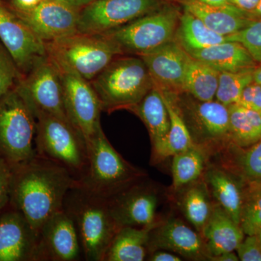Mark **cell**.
<instances>
[{
  "mask_svg": "<svg viewBox=\"0 0 261 261\" xmlns=\"http://www.w3.org/2000/svg\"><path fill=\"white\" fill-rule=\"evenodd\" d=\"M34 111L15 87L0 99V154L11 166L37 155Z\"/></svg>",
  "mask_w": 261,
  "mask_h": 261,
  "instance_id": "52a82bcc",
  "label": "cell"
},
{
  "mask_svg": "<svg viewBox=\"0 0 261 261\" xmlns=\"http://www.w3.org/2000/svg\"><path fill=\"white\" fill-rule=\"evenodd\" d=\"M103 111L129 109L154 87L147 66L141 58L114 59L92 82Z\"/></svg>",
  "mask_w": 261,
  "mask_h": 261,
  "instance_id": "8992f818",
  "label": "cell"
},
{
  "mask_svg": "<svg viewBox=\"0 0 261 261\" xmlns=\"http://www.w3.org/2000/svg\"><path fill=\"white\" fill-rule=\"evenodd\" d=\"M196 60L219 72H237L256 68L257 63L243 44L225 41L200 50L188 53Z\"/></svg>",
  "mask_w": 261,
  "mask_h": 261,
  "instance_id": "44dd1931",
  "label": "cell"
},
{
  "mask_svg": "<svg viewBox=\"0 0 261 261\" xmlns=\"http://www.w3.org/2000/svg\"><path fill=\"white\" fill-rule=\"evenodd\" d=\"M37 154L63 166L79 181L88 167L87 142L68 120L37 113L35 114Z\"/></svg>",
  "mask_w": 261,
  "mask_h": 261,
  "instance_id": "5b68a950",
  "label": "cell"
},
{
  "mask_svg": "<svg viewBox=\"0 0 261 261\" xmlns=\"http://www.w3.org/2000/svg\"><path fill=\"white\" fill-rule=\"evenodd\" d=\"M177 107L196 145H214L229 137L228 106L217 100L202 102L195 99Z\"/></svg>",
  "mask_w": 261,
  "mask_h": 261,
  "instance_id": "7c38bea8",
  "label": "cell"
},
{
  "mask_svg": "<svg viewBox=\"0 0 261 261\" xmlns=\"http://www.w3.org/2000/svg\"><path fill=\"white\" fill-rule=\"evenodd\" d=\"M182 3L185 10L200 19L211 30L226 37L243 30L254 20L248 13L231 4L213 6L199 0H183Z\"/></svg>",
  "mask_w": 261,
  "mask_h": 261,
  "instance_id": "ffe728a7",
  "label": "cell"
},
{
  "mask_svg": "<svg viewBox=\"0 0 261 261\" xmlns=\"http://www.w3.org/2000/svg\"><path fill=\"white\" fill-rule=\"evenodd\" d=\"M259 1L260 0H229V3L240 9L250 13L256 8Z\"/></svg>",
  "mask_w": 261,
  "mask_h": 261,
  "instance_id": "60d3db41",
  "label": "cell"
},
{
  "mask_svg": "<svg viewBox=\"0 0 261 261\" xmlns=\"http://www.w3.org/2000/svg\"><path fill=\"white\" fill-rule=\"evenodd\" d=\"M154 87L163 92H184V82L192 56L179 43L171 42L140 56Z\"/></svg>",
  "mask_w": 261,
  "mask_h": 261,
  "instance_id": "9a60e30c",
  "label": "cell"
},
{
  "mask_svg": "<svg viewBox=\"0 0 261 261\" xmlns=\"http://www.w3.org/2000/svg\"><path fill=\"white\" fill-rule=\"evenodd\" d=\"M158 249L176 252L194 260L211 259L200 237L178 219L169 220L159 227L152 228L149 236V250Z\"/></svg>",
  "mask_w": 261,
  "mask_h": 261,
  "instance_id": "d6986e66",
  "label": "cell"
},
{
  "mask_svg": "<svg viewBox=\"0 0 261 261\" xmlns=\"http://www.w3.org/2000/svg\"><path fill=\"white\" fill-rule=\"evenodd\" d=\"M173 157L171 171L175 189L185 187L200 177L205 166V159L198 146H193Z\"/></svg>",
  "mask_w": 261,
  "mask_h": 261,
  "instance_id": "f546056e",
  "label": "cell"
},
{
  "mask_svg": "<svg viewBox=\"0 0 261 261\" xmlns=\"http://www.w3.org/2000/svg\"><path fill=\"white\" fill-rule=\"evenodd\" d=\"M94 1H96V0H74V2H73V6L80 8Z\"/></svg>",
  "mask_w": 261,
  "mask_h": 261,
  "instance_id": "7dc6e473",
  "label": "cell"
},
{
  "mask_svg": "<svg viewBox=\"0 0 261 261\" xmlns=\"http://www.w3.org/2000/svg\"><path fill=\"white\" fill-rule=\"evenodd\" d=\"M12 166L0 154V213L10 202Z\"/></svg>",
  "mask_w": 261,
  "mask_h": 261,
  "instance_id": "8d00e7d4",
  "label": "cell"
},
{
  "mask_svg": "<svg viewBox=\"0 0 261 261\" xmlns=\"http://www.w3.org/2000/svg\"><path fill=\"white\" fill-rule=\"evenodd\" d=\"M149 260L152 261H180L181 260V259L178 255L169 252L154 251L152 255L149 256Z\"/></svg>",
  "mask_w": 261,
  "mask_h": 261,
  "instance_id": "b9f144b4",
  "label": "cell"
},
{
  "mask_svg": "<svg viewBox=\"0 0 261 261\" xmlns=\"http://www.w3.org/2000/svg\"><path fill=\"white\" fill-rule=\"evenodd\" d=\"M261 226V192L242 209L240 227L247 235H255Z\"/></svg>",
  "mask_w": 261,
  "mask_h": 261,
  "instance_id": "e575fe53",
  "label": "cell"
},
{
  "mask_svg": "<svg viewBox=\"0 0 261 261\" xmlns=\"http://www.w3.org/2000/svg\"><path fill=\"white\" fill-rule=\"evenodd\" d=\"M176 35L178 43L187 53L227 41V37L211 30L200 19L187 10L180 17Z\"/></svg>",
  "mask_w": 261,
  "mask_h": 261,
  "instance_id": "484cf974",
  "label": "cell"
},
{
  "mask_svg": "<svg viewBox=\"0 0 261 261\" xmlns=\"http://www.w3.org/2000/svg\"><path fill=\"white\" fill-rule=\"evenodd\" d=\"M205 4L213 5V6H221V5H225L230 4L229 0H199Z\"/></svg>",
  "mask_w": 261,
  "mask_h": 261,
  "instance_id": "ee69618b",
  "label": "cell"
},
{
  "mask_svg": "<svg viewBox=\"0 0 261 261\" xmlns=\"http://www.w3.org/2000/svg\"><path fill=\"white\" fill-rule=\"evenodd\" d=\"M0 41L18 69L28 73L39 58L46 56L45 44L0 1Z\"/></svg>",
  "mask_w": 261,
  "mask_h": 261,
  "instance_id": "e0dca14e",
  "label": "cell"
},
{
  "mask_svg": "<svg viewBox=\"0 0 261 261\" xmlns=\"http://www.w3.org/2000/svg\"><path fill=\"white\" fill-rule=\"evenodd\" d=\"M227 41L243 44L254 61L261 64V19L254 20L243 30L227 37Z\"/></svg>",
  "mask_w": 261,
  "mask_h": 261,
  "instance_id": "d6a6232c",
  "label": "cell"
},
{
  "mask_svg": "<svg viewBox=\"0 0 261 261\" xmlns=\"http://www.w3.org/2000/svg\"><path fill=\"white\" fill-rule=\"evenodd\" d=\"M63 208L74 223L84 260L102 261L121 228L113 219L108 199L94 195L75 183L65 195Z\"/></svg>",
  "mask_w": 261,
  "mask_h": 261,
  "instance_id": "7a4b0ae2",
  "label": "cell"
},
{
  "mask_svg": "<svg viewBox=\"0 0 261 261\" xmlns=\"http://www.w3.org/2000/svg\"><path fill=\"white\" fill-rule=\"evenodd\" d=\"M179 18L176 10L166 8L102 34L116 43L123 53L141 56L173 40Z\"/></svg>",
  "mask_w": 261,
  "mask_h": 261,
  "instance_id": "ba28073f",
  "label": "cell"
},
{
  "mask_svg": "<svg viewBox=\"0 0 261 261\" xmlns=\"http://www.w3.org/2000/svg\"><path fill=\"white\" fill-rule=\"evenodd\" d=\"M211 260L216 261H238L239 257L233 252H224L218 256L212 257Z\"/></svg>",
  "mask_w": 261,
  "mask_h": 261,
  "instance_id": "7bdbcfd3",
  "label": "cell"
},
{
  "mask_svg": "<svg viewBox=\"0 0 261 261\" xmlns=\"http://www.w3.org/2000/svg\"><path fill=\"white\" fill-rule=\"evenodd\" d=\"M155 224L143 227L119 228L105 252L102 261H142L149 250L150 232Z\"/></svg>",
  "mask_w": 261,
  "mask_h": 261,
  "instance_id": "603a6c76",
  "label": "cell"
},
{
  "mask_svg": "<svg viewBox=\"0 0 261 261\" xmlns=\"http://www.w3.org/2000/svg\"><path fill=\"white\" fill-rule=\"evenodd\" d=\"M161 92L167 108L170 127L165 140L152 148L153 161H156L175 155L196 145L174 101L173 94L163 91Z\"/></svg>",
  "mask_w": 261,
  "mask_h": 261,
  "instance_id": "cb8c5ba5",
  "label": "cell"
},
{
  "mask_svg": "<svg viewBox=\"0 0 261 261\" xmlns=\"http://www.w3.org/2000/svg\"><path fill=\"white\" fill-rule=\"evenodd\" d=\"M80 10L66 3L43 0L34 9L18 12L17 15L37 37L46 42L78 32Z\"/></svg>",
  "mask_w": 261,
  "mask_h": 261,
  "instance_id": "5bb4252c",
  "label": "cell"
},
{
  "mask_svg": "<svg viewBox=\"0 0 261 261\" xmlns=\"http://www.w3.org/2000/svg\"><path fill=\"white\" fill-rule=\"evenodd\" d=\"M88 167L75 185L103 198L109 199L139 181L144 173L134 167L110 143L99 126L88 140Z\"/></svg>",
  "mask_w": 261,
  "mask_h": 261,
  "instance_id": "277c9868",
  "label": "cell"
},
{
  "mask_svg": "<svg viewBox=\"0 0 261 261\" xmlns=\"http://www.w3.org/2000/svg\"><path fill=\"white\" fill-rule=\"evenodd\" d=\"M219 73V70L192 57L185 75L184 92L202 102L214 100Z\"/></svg>",
  "mask_w": 261,
  "mask_h": 261,
  "instance_id": "4316f807",
  "label": "cell"
},
{
  "mask_svg": "<svg viewBox=\"0 0 261 261\" xmlns=\"http://www.w3.org/2000/svg\"><path fill=\"white\" fill-rule=\"evenodd\" d=\"M202 231L207 240L206 247L211 258L224 252H234L244 239L240 225L220 205L213 207L210 219Z\"/></svg>",
  "mask_w": 261,
  "mask_h": 261,
  "instance_id": "7402d4cb",
  "label": "cell"
},
{
  "mask_svg": "<svg viewBox=\"0 0 261 261\" xmlns=\"http://www.w3.org/2000/svg\"><path fill=\"white\" fill-rule=\"evenodd\" d=\"M255 68L237 72H220L216 100L226 106L238 103L244 89L253 82Z\"/></svg>",
  "mask_w": 261,
  "mask_h": 261,
  "instance_id": "1f68e13d",
  "label": "cell"
},
{
  "mask_svg": "<svg viewBox=\"0 0 261 261\" xmlns=\"http://www.w3.org/2000/svg\"><path fill=\"white\" fill-rule=\"evenodd\" d=\"M46 55L60 72L92 82L123 51L103 34L76 32L44 42Z\"/></svg>",
  "mask_w": 261,
  "mask_h": 261,
  "instance_id": "3957f363",
  "label": "cell"
},
{
  "mask_svg": "<svg viewBox=\"0 0 261 261\" xmlns=\"http://www.w3.org/2000/svg\"><path fill=\"white\" fill-rule=\"evenodd\" d=\"M205 189L203 185L190 187L182 200L184 214L199 231L203 230L213 210Z\"/></svg>",
  "mask_w": 261,
  "mask_h": 261,
  "instance_id": "4dcf8cb0",
  "label": "cell"
},
{
  "mask_svg": "<svg viewBox=\"0 0 261 261\" xmlns=\"http://www.w3.org/2000/svg\"><path fill=\"white\" fill-rule=\"evenodd\" d=\"M43 0H13L18 12H27L34 9Z\"/></svg>",
  "mask_w": 261,
  "mask_h": 261,
  "instance_id": "ab89813d",
  "label": "cell"
},
{
  "mask_svg": "<svg viewBox=\"0 0 261 261\" xmlns=\"http://www.w3.org/2000/svg\"><path fill=\"white\" fill-rule=\"evenodd\" d=\"M236 104L261 113V85L252 82L242 92Z\"/></svg>",
  "mask_w": 261,
  "mask_h": 261,
  "instance_id": "f35d334b",
  "label": "cell"
},
{
  "mask_svg": "<svg viewBox=\"0 0 261 261\" xmlns=\"http://www.w3.org/2000/svg\"><path fill=\"white\" fill-rule=\"evenodd\" d=\"M255 235H256L257 239H258V241L259 243H260L261 246V226L259 228L258 231H257V232Z\"/></svg>",
  "mask_w": 261,
  "mask_h": 261,
  "instance_id": "681fc988",
  "label": "cell"
},
{
  "mask_svg": "<svg viewBox=\"0 0 261 261\" xmlns=\"http://www.w3.org/2000/svg\"><path fill=\"white\" fill-rule=\"evenodd\" d=\"M213 195L231 219L240 226L242 204L241 194L238 186L227 173L217 168H213L206 174Z\"/></svg>",
  "mask_w": 261,
  "mask_h": 261,
  "instance_id": "83f0119b",
  "label": "cell"
},
{
  "mask_svg": "<svg viewBox=\"0 0 261 261\" xmlns=\"http://www.w3.org/2000/svg\"><path fill=\"white\" fill-rule=\"evenodd\" d=\"M253 20H260L261 19V0L259 1L256 8L251 13H249Z\"/></svg>",
  "mask_w": 261,
  "mask_h": 261,
  "instance_id": "f6af8a7d",
  "label": "cell"
},
{
  "mask_svg": "<svg viewBox=\"0 0 261 261\" xmlns=\"http://www.w3.org/2000/svg\"><path fill=\"white\" fill-rule=\"evenodd\" d=\"M39 233L8 204L0 213V261H37Z\"/></svg>",
  "mask_w": 261,
  "mask_h": 261,
  "instance_id": "2e32d148",
  "label": "cell"
},
{
  "mask_svg": "<svg viewBox=\"0 0 261 261\" xmlns=\"http://www.w3.org/2000/svg\"><path fill=\"white\" fill-rule=\"evenodd\" d=\"M108 202L113 219L120 227H143L154 224L157 196L139 181L110 197Z\"/></svg>",
  "mask_w": 261,
  "mask_h": 261,
  "instance_id": "ac0fdd59",
  "label": "cell"
},
{
  "mask_svg": "<svg viewBox=\"0 0 261 261\" xmlns=\"http://www.w3.org/2000/svg\"><path fill=\"white\" fill-rule=\"evenodd\" d=\"M237 251L242 261H261V246L256 235H247L239 245Z\"/></svg>",
  "mask_w": 261,
  "mask_h": 261,
  "instance_id": "74e56055",
  "label": "cell"
},
{
  "mask_svg": "<svg viewBox=\"0 0 261 261\" xmlns=\"http://www.w3.org/2000/svg\"><path fill=\"white\" fill-rule=\"evenodd\" d=\"M253 82L261 85V64L253 70Z\"/></svg>",
  "mask_w": 261,
  "mask_h": 261,
  "instance_id": "bcb514c9",
  "label": "cell"
},
{
  "mask_svg": "<svg viewBox=\"0 0 261 261\" xmlns=\"http://www.w3.org/2000/svg\"><path fill=\"white\" fill-rule=\"evenodd\" d=\"M53 1L60 2V3H66V4L73 5L74 0H53Z\"/></svg>",
  "mask_w": 261,
  "mask_h": 261,
  "instance_id": "c3c4849f",
  "label": "cell"
},
{
  "mask_svg": "<svg viewBox=\"0 0 261 261\" xmlns=\"http://www.w3.org/2000/svg\"><path fill=\"white\" fill-rule=\"evenodd\" d=\"M129 109L145 123L152 148L165 140L169 130L170 119L162 92L159 88L154 86L138 104Z\"/></svg>",
  "mask_w": 261,
  "mask_h": 261,
  "instance_id": "d4e9b609",
  "label": "cell"
},
{
  "mask_svg": "<svg viewBox=\"0 0 261 261\" xmlns=\"http://www.w3.org/2000/svg\"><path fill=\"white\" fill-rule=\"evenodd\" d=\"M10 205L20 211L39 232L50 216L63 209L75 178L63 166L37 154L27 162L12 166Z\"/></svg>",
  "mask_w": 261,
  "mask_h": 261,
  "instance_id": "6da1fadb",
  "label": "cell"
},
{
  "mask_svg": "<svg viewBox=\"0 0 261 261\" xmlns=\"http://www.w3.org/2000/svg\"><path fill=\"white\" fill-rule=\"evenodd\" d=\"M18 68L9 51L0 43V99L13 88Z\"/></svg>",
  "mask_w": 261,
  "mask_h": 261,
  "instance_id": "836d02e7",
  "label": "cell"
},
{
  "mask_svg": "<svg viewBox=\"0 0 261 261\" xmlns=\"http://www.w3.org/2000/svg\"><path fill=\"white\" fill-rule=\"evenodd\" d=\"M16 87L34 115L44 113L68 120L63 103L61 74L47 55L35 61L27 78Z\"/></svg>",
  "mask_w": 261,
  "mask_h": 261,
  "instance_id": "9c48e42d",
  "label": "cell"
},
{
  "mask_svg": "<svg viewBox=\"0 0 261 261\" xmlns=\"http://www.w3.org/2000/svg\"><path fill=\"white\" fill-rule=\"evenodd\" d=\"M38 233L37 261H77L84 258L76 228L64 209L50 216Z\"/></svg>",
  "mask_w": 261,
  "mask_h": 261,
  "instance_id": "4fadbf2b",
  "label": "cell"
},
{
  "mask_svg": "<svg viewBox=\"0 0 261 261\" xmlns=\"http://www.w3.org/2000/svg\"><path fill=\"white\" fill-rule=\"evenodd\" d=\"M60 74L66 116L87 142L101 126L102 103L90 82L73 73Z\"/></svg>",
  "mask_w": 261,
  "mask_h": 261,
  "instance_id": "8fae6325",
  "label": "cell"
},
{
  "mask_svg": "<svg viewBox=\"0 0 261 261\" xmlns=\"http://www.w3.org/2000/svg\"><path fill=\"white\" fill-rule=\"evenodd\" d=\"M241 164L247 176L261 180V139L244 153Z\"/></svg>",
  "mask_w": 261,
  "mask_h": 261,
  "instance_id": "d590c367",
  "label": "cell"
},
{
  "mask_svg": "<svg viewBox=\"0 0 261 261\" xmlns=\"http://www.w3.org/2000/svg\"><path fill=\"white\" fill-rule=\"evenodd\" d=\"M229 138L241 146L253 145L261 139V113L238 104L228 106Z\"/></svg>",
  "mask_w": 261,
  "mask_h": 261,
  "instance_id": "f1b7e54d",
  "label": "cell"
},
{
  "mask_svg": "<svg viewBox=\"0 0 261 261\" xmlns=\"http://www.w3.org/2000/svg\"><path fill=\"white\" fill-rule=\"evenodd\" d=\"M159 0H96L80 10L77 32L102 34L151 13Z\"/></svg>",
  "mask_w": 261,
  "mask_h": 261,
  "instance_id": "30bf717a",
  "label": "cell"
}]
</instances>
